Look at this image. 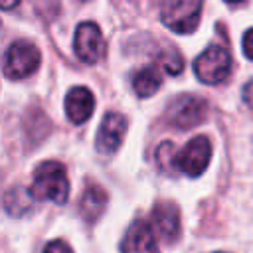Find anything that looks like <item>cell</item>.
Wrapping results in <instances>:
<instances>
[{
  "label": "cell",
  "mask_w": 253,
  "mask_h": 253,
  "mask_svg": "<svg viewBox=\"0 0 253 253\" xmlns=\"http://www.w3.org/2000/svg\"><path fill=\"white\" fill-rule=\"evenodd\" d=\"M229 71H231V57L229 51L221 45H210L194 59V73L206 85H217L225 81Z\"/></svg>",
  "instance_id": "obj_3"
},
{
  "label": "cell",
  "mask_w": 253,
  "mask_h": 253,
  "mask_svg": "<svg viewBox=\"0 0 253 253\" xmlns=\"http://www.w3.org/2000/svg\"><path fill=\"white\" fill-rule=\"evenodd\" d=\"M241 47H243V53H245V57L253 61V28H249V30L243 34V42H241Z\"/></svg>",
  "instance_id": "obj_17"
},
{
  "label": "cell",
  "mask_w": 253,
  "mask_h": 253,
  "mask_svg": "<svg viewBox=\"0 0 253 253\" xmlns=\"http://www.w3.org/2000/svg\"><path fill=\"white\" fill-rule=\"evenodd\" d=\"M73 49L83 63H97L105 53V40L101 28L95 22H81L75 28Z\"/></svg>",
  "instance_id": "obj_7"
},
{
  "label": "cell",
  "mask_w": 253,
  "mask_h": 253,
  "mask_svg": "<svg viewBox=\"0 0 253 253\" xmlns=\"http://www.w3.org/2000/svg\"><path fill=\"white\" fill-rule=\"evenodd\" d=\"M215 253H225V251H215Z\"/></svg>",
  "instance_id": "obj_21"
},
{
  "label": "cell",
  "mask_w": 253,
  "mask_h": 253,
  "mask_svg": "<svg viewBox=\"0 0 253 253\" xmlns=\"http://www.w3.org/2000/svg\"><path fill=\"white\" fill-rule=\"evenodd\" d=\"M206 115L208 103L196 95H178L166 111L168 121L178 128H192L200 125L206 119Z\"/></svg>",
  "instance_id": "obj_6"
},
{
  "label": "cell",
  "mask_w": 253,
  "mask_h": 253,
  "mask_svg": "<svg viewBox=\"0 0 253 253\" xmlns=\"http://www.w3.org/2000/svg\"><path fill=\"white\" fill-rule=\"evenodd\" d=\"M32 198L47 200L57 206H63L69 196V180L65 166L57 160H45L36 168L32 182Z\"/></svg>",
  "instance_id": "obj_1"
},
{
  "label": "cell",
  "mask_w": 253,
  "mask_h": 253,
  "mask_svg": "<svg viewBox=\"0 0 253 253\" xmlns=\"http://www.w3.org/2000/svg\"><path fill=\"white\" fill-rule=\"evenodd\" d=\"M126 126H128V123H126L125 115L107 113L97 130V150L103 154H113L121 146V142L126 134Z\"/></svg>",
  "instance_id": "obj_8"
},
{
  "label": "cell",
  "mask_w": 253,
  "mask_h": 253,
  "mask_svg": "<svg viewBox=\"0 0 253 253\" xmlns=\"http://www.w3.org/2000/svg\"><path fill=\"white\" fill-rule=\"evenodd\" d=\"M42 55L40 49L26 40H16L4 55V75L10 79H24L30 77L40 67Z\"/></svg>",
  "instance_id": "obj_4"
},
{
  "label": "cell",
  "mask_w": 253,
  "mask_h": 253,
  "mask_svg": "<svg viewBox=\"0 0 253 253\" xmlns=\"http://www.w3.org/2000/svg\"><path fill=\"white\" fill-rule=\"evenodd\" d=\"M243 101L249 109H253V79H249L245 85H243Z\"/></svg>",
  "instance_id": "obj_18"
},
{
  "label": "cell",
  "mask_w": 253,
  "mask_h": 253,
  "mask_svg": "<svg viewBox=\"0 0 253 253\" xmlns=\"http://www.w3.org/2000/svg\"><path fill=\"white\" fill-rule=\"evenodd\" d=\"M210 158H211V142L208 136L200 134V136H194L172 160L180 172L188 174L190 178H196L204 174V170L210 164Z\"/></svg>",
  "instance_id": "obj_5"
},
{
  "label": "cell",
  "mask_w": 253,
  "mask_h": 253,
  "mask_svg": "<svg viewBox=\"0 0 253 253\" xmlns=\"http://www.w3.org/2000/svg\"><path fill=\"white\" fill-rule=\"evenodd\" d=\"M225 2H227V4H239L241 0H225Z\"/></svg>",
  "instance_id": "obj_20"
},
{
  "label": "cell",
  "mask_w": 253,
  "mask_h": 253,
  "mask_svg": "<svg viewBox=\"0 0 253 253\" xmlns=\"http://www.w3.org/2000/svg\"><path fill=\"white\" fill-rule=\"evenodd\" d=\"M152 227L166 243H174L180 237V211L170 202H160L154 206L152 213Z\"/></svg>",
  "instance_id": "obj_9"
},
{
  "label": "cell",
  "mask_w": 253,
  "mask_h": 253,
  "mask_svg": "<svg viewBox=\"0 0 253 253\" xmlns=\"http://www.w3.org/2000/svg\"><path fill=\"white\" fill-rule=\"evenodd\" d=\"M4 206L12 215H22L32 206V192H26L22 186H14L4 196Z\"/></svg>",
  "instance_id": "obj_14"
},
{
  "label": "cell",
  "mask_w": 253,
  "mask_h": 253,
  "mask_svg": "<svg viewBox=\"0 0 253 253\" xmlns=\"http://www.w3.org/2000/svg\"><path fill=\"white\" fill-rule=\"evenodd\" d=\"M160 59V65L166 69V73H170V75H178L180 71H182V67H184V59H182V55L176 51V49H166V51H162V55L158 57Z\"/></svg>",
  "instance_id": "obj_15"
},
{
  "label": "cell",
  "mask_w": 253,
  "mask_h": 253,
  "mask_svg": "<svg viewBox=\"0 0 253 253\" xmlns=\"http://www.w3.org/2000/svg\"><path fill=\"white\" fill-rule=\"evenodd\" d=\"M43 253H73V249L63 239H53L43 247Z\"/></svg>",
  "instance_id": "obj_16"
},
{
  "label": "cell",
  "mask_w": 253,
  "mask_h": 253,
  "mask_svg": "<svg viewBox=\"0 0 253 253\" xmlns=\"http://www.w3.org/2000/svg\"><path fill=\"white\" fill-rule=\"evenodd\" d=\"M162 85V75L154 67H142L132 77V89L140 99L154 95Z\"/></svg>",
  "instance_id": "obj_13"
},
{
  "label": "cell",
  "mask_w": 253,
  "mask_h": 253,
  "mask_svg": "<svg viewBox=\"0 0 253 253\" xmlns=\"http://www.w3.org/2000/svg\"><path fill=\"white\" fill-rule=\"evenodd\" d=\"M204 0H170L160 12L162 24L174 34H192L200 26Z\"/></svg>",
  "instance_id": "obj_2"
},
{
  "label": "cell",
  "mask_w": 253,
  "mask_h": 253,
  "mask_svg": "<svg viewBox=\"0 0 253 253\" xmlns=\"http://www.w3.org/2000/svg\"><path fill=\"white\" fill-rule=\"evenodd\" d=\"M105 204H107V194L101 186L97 184H89L83 194H81V200H79V211L83 215L85 221L93 223L105 210Z\"/></svg>",
  "instance_id": "obj_12"
},
{
  "label": "cell",
  "mask_w": 253,
  "mask_h": 253,
  "mask_svg": "<svg viewBox=\"0 0 253 253\" xmlns=\"http://www.w3.org/2000/svg\"><path fill=\"white\" fill-rule=\"evenodd\" d=\"M121 251L123 253H160L150 225L140 219L126 229L125 239L121 243Z\"/></svg>",
  "instance_id": "obj_11"
},
{
  "label": "cell",
  "mask_w": 253,
  "mask_h": 253,
  "mask_svg": "<svg viewBox=\"0 0 253 253\" xmlns=\"http://www.w3.org/2000/svg\"><path fill=\"white\" fill-rule=\"evenodd\" d=\"M22 0H0V10H12L20 4Z\"/></svg>",
  "instance_id": "obj_19"
},
{
  "label": "cell",
  "mask_w": 253,
  "mask_h": 253,
  "mask_svg": "<svg viewBox=\"0 0 253 253\" xmlns=\"http://www.w3.org/2000/svg\"><path fill=\"white\" fill-rule=\"evenodd\" d=\"M93 111H95V97L87 87L77 85V87H71L67 91V95H65V115L73 125L85 123L93 115Z\"/></svg>",
  "instance_id": "obj_10"
}]
</instances>
